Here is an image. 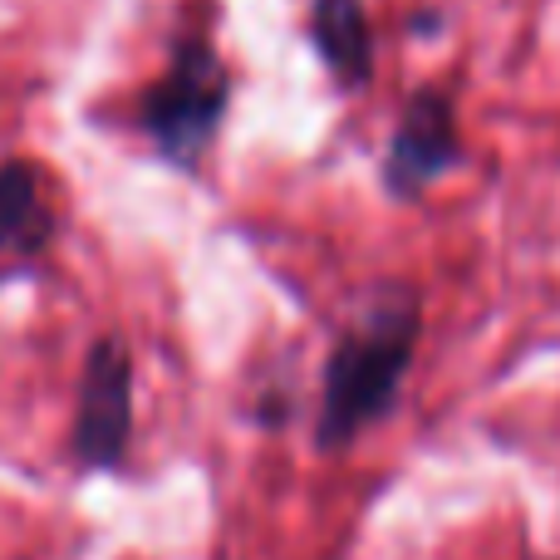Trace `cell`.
Here are the masks:
<instances>
[{
	"instance_id": "2",
	"label": "cell",
	"mask_w": 560,
	"mask_h": 560,
	"mask_svg": "<svg viewBox=\"0 0 560 560\" xmlns=\"http://www.w3.org/2000/svg\"><path fill=\"white\" fill-rule=\"evenodd\" d=\"M232 74L202 35H183L167 74L138 104V124L173 167H197L222 128Z\"/></svg>"
},
{
	"instance_id": "4",
	"label": "cell",
	"mask_w": 560,
	"mask_h": 560,
	"mask_svg": "<svg viewBox=\"0 0 560 560\" xmlns=\"http://www.w3.org/2000/svg\"><path fill=\"white\" fill-rule=\"evenodd\" d=\"M463 163V138H457L453 98L443 89H418L398 114V128L384 153V187L398 202H413L443 173Z\"/></svg>"
},
{
	"instance_id": "5",
	"label": "cell",
	"mask_w": 560,
	"mask_h": 560,
	"mask_svg": "<svg viewBox=\"0 0 560 560\" xmlns=\"http://www.w3.org/2000/svg\"><path fill=\"white\" fill-rule=\"evenodd\" d=\"M59 232L49 183L35 163H0V256H39Z\"/></svg>"
},
{
	"instance_id": "3",
	"label": "cell",
	"mask_w": 560,
	"mask_h": 560,
	"mask_svg": "<svg viewBox=\"0 0 560 560\" xmlns=\"http://www.w3.org/2000/svg\"><path fill=\"white\" fill-rule=\"evenodd\" d=\"M128 443H133V349L124 335H98L79 369L69 457L84 472H108L124 467Z\"/></svg>"
},
{
	"instance_id": "6",
	"label": "cell",
	"mask_w": 560,
	"mask_h": 560,
	"mask_svg": "<svg viewBox=\"0 0 560 560\" xmlns=\"http://www.w3.org/2000/svg\"><path fill=\"white\" fill-rule=\"evenodd\" d=\"M310 39L319 59L345 89H364L374 74V35L359 0H315L310 10Z\"/></svg>"
},
{
	"instance_id": "1",
	"label": "cell",
	"mask_w": 560,
	"mask_h": 560,
	"mask_svg": "<svg viewBox=\"0 0 560 560\" xmlns=\"http://www.w3.org/2000/svg\"><path fill=\"white\" fill-rule=\"evenodd\" d=\"M423 339V300L413 285H378L354 319L339 329L319 374L315 447L345 453L364 428L384 423L404 394L408 364Z\"/></svg>"
}]
</instances>
